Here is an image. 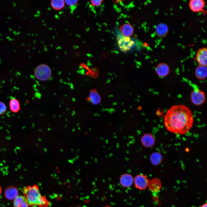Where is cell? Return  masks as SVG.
I'll use <instances>...</instances> for the list:
<instances>
[{"instance_id":"cell-1","label":"cell","mask_w":207,"mask_h":207,"mask_svg":"<svg viewBox=\"0 0 207 207\" xmlns=\"http://www.w3.org/2000/svg\"><path fill=\"white\" fill-rule=\"evenodd\" d=\"M164 122L168 131L177 134L184 135L192 128L193 117L187 107L182 105H175L167 111Z\"/></svg>"},{"instance_id":"cell-2","label":"cell","mask_w":207,"mask_h":207,"mask_svg":"<svg viewBox=\"0 0 207 207\" xmlns=\"http://www.w3.org/2000/svg\"><path fill=\"white\" fill-rule=\"evenodd\" d=\"M24 196L26 198L29 206L38 207H48L49 202L46 198L40 193L39 186L37 185H28L23 189Z\"/></svg>"},{"instance_id":"cell-3","label":"cell","mask_w":207,"mask_h":207,"mask_svg":"<svg viewBox=\"0 0 207 207\" xmlns=\"http://www.w3.org/2000/svg\"><path fill=\"white\" fill-rule=\"evenodd\" d=\"M36 78L41 81H46L49 80L52 75L51 69L47 65L41 64L38 66L34 70Z\"/></svg>"},{"instance_id":"cell-4","label":"cell","mask_w":207,"mask_h":207,"mask_svg":"<svg viewBox=\"0 0 207 207\" xmlns=\"http://www.w3.org/2000/svg\"><path fill=\"white\" fill-rule=\"evenodd\" d=\"M133 182L136 188L143 190L146 189L148 186L149 181L146 175L140 174L135 177Z\"/></svg>"},{"instance_id":"cell-5","label":"cell","mask_w":207,"mask_h":207,"mask_svg":"<svg viewBox=\"0 0 207 207\" xmlns=\"http://www.w3.org/2000/svg\"><path fill=\"white\" fill-rule=\"evenodd\" d=\"M191 97L192 103L198 106L203 103L206 99L204 93L199 89H194L191 93Z\"/></svg>"},{"instance_id":"cell-6","label":"cell","mask_w":207,"mask_h":207,"mask_svg":"<svg viewBox=\"0 0 207 207\" xmlns=\"http://www.w3.org/2000/svg\"><path fill=\"white\" fill-rule=\"evenodd\" d=\"M118 43L120 49L124 52L130 50L134 44L133 41L131 40L129 37L124 36L119 38Z\"/></svg>"},{"instance_id":"cell-7","label":"cell","mask_w":207,"mask_h":207,"mask_svg":"<svg viewBox=\"0 0 207 207\" xmlns=\"http://www.w3.org/2000/svg\"><path fill=\"white\" fill-rule=\"evenodd\" d=\"M207 56V48L203 47L198 50L195 55V60L199 65L206 66Z\"/></svg>"},{"instance_id":"cell-8","label":"cell","mask_w":207,"mask_h":207,"mask_svg":"<svg viewBox=\"0 0 207 207\" xmlns=\"http://www.w3.org/2000/svg\"><path fill=\"white\" fill-rule=\"evenodd\" d=\"M205 4L203 0H191L189 3V6L193 12H198L202 11Z\"/></svg>"},{"instance_id":"cell-9","label":"cell","mask_w":207,"mask_h":207,"mask_svg":"<svg viewBox=\"0 0 207 207\" xmlns=\"http://www.w3.org/2000/svg\"><path fill=\"white\" fill-rule=\"evenodd\" d=\"M4 196L7 200H14L19 195V191L17 187L13 186L7 187L4 191Z\"/></svg>"},{"instance_id":"cell-10","label":"cell","mask_w":207,"mask_h":207,"mask_svg":"<svg viewBox=\"0 0 207 207\" xmlns=\"http://www.w3.org/2000/svg\"><path fill=\"white\" fill-rule=\"evenodd\" d=\"M169 32V28L167 24L163 23L158 24L155 28V32L158 37H165Z\"/></svg>"},{"instance_id":"cell-11","label":"cell","mask_w":207,"mask_h":207,"mask_svg":"<svg viewBox=\"0 0 207 207\" xmlns=\"http://www.w3.org/2000/svg\"><path fill=\"white\" fill-rule=\"evenodd\" d=\"M156 70L159 76L164 77L167 76L169 73L170 68L169 66L167 64L161 63L157 66Z\"/></svg>"},{"instance_id":"cell-12","label":"cell","mask_w":207,"mask_h":207,"mask_svg":"<svg viewBox=\"0 0 207 207\" xmlns=\"http://www.w3.org/2000/svg\"><path fill=\"white\" fill-rule=\"evenodd\" d=\"M141 141L142 145L146 147L152 146L155 141L153 136L150 133L144 134L141 137Z\"/></svg>"},{"instance_id":"cell-13","label":"cell","mask_w":207,"mask_h":207,"mask_svg":"<svg viewBox=\"0 0 207 207\" xmlns=\"http://www.w3.org/2000/svg\"><path fill=\"white\" fill-rule=\"evenodd\" d=\"M120 29L123 36L126 37L132 35L134 31L133 27L130 23H126L120 26Z\"/></svg>"},{"instance_id":"cell-14","label":"cell","mask_w":207,"mask_h":207,"mask_svg":"<svg viewBox=\"0 0 207 207\" xmlns=\"http://www.w3.org/2000/svg\"><path fill=\"white\" fill-rule=\"evenodd\" d=\"M133 181L132 176L129 174H125L122 175L120 178V183L122 186L126 187L131 186Z\"/></svg>"},{"instance_id":"cell-15","label":"cell","mask_w":207,"mask_h":207,"mask_svg":"<svg viewBox=\"0 0 207 207\" xmlns=\"http://www.w3.org/2000/svg\"><path fill=\"white\" fill-rule=\"evenodd\" d=\"M148 186L150 190L153 192H156L160 190L162 184L160 180L156 178L149 181Z\"/></svg>"},{"instance_id":"cell-16","label":"cell","mask_w":207,"mask_h":207,"mask_svg":"<svg viewBox=\"0 0 207 207\" xmlns=\"http://www.w3.org/2000/svg\"><path fill=\"white\" fill-rule=\"evenodd\" d=\"M14 207H28L29 206L25 197L23 195L17 196L13 202Z\"/></svg>"},{"instance_id":"cell-17","label":"cell","mask_w":207,"mask_h":207,"mask_svg":"<svg viewBox=\"0 0 207 207\" xmlns=\"http://www.w3.org/2000/svg\"><path fill=\"white\" fill-rule=\"evenodd\" d=\"M195 74L196 77L199 79H205L207 77L206 66L199 65L196 69Z\"/></svg>"},{"instance_id":"cell-18","label":"cell","mask_w":207,"mask_h":207,"mask_svg":"<svg viewBox=\"0 0 207 207\" xmlns=\"http://www.w3.org/2000/svg\"><path fill=\"white\" fill-rule=\"evenodd\" d=\"M88 99L92 103L95 105L99 103L101 100L100 96L95 90L90 91Z\"/></svg>"},{"instance_id":"cell-19","label":"cell","mask_w":207,"mask_h":207,"mask_svg":"<svg viewBox=\"0 0 207 207\" xmlns=\"http://www.w3.org/2000/svg\"><path fill=\"white\" fill-rule=\"evenodd\" d=\"M9 108L13 112L17 113L20 109V105L19 101L16 99H11L9 103Z\"/></svg>"},{"instance_id":"cell-20","label":"cell","mask_w":207,"mask_h":207,"mask_svg":"<svg viewBox=\"0 0 207 207\" xmlns=\"http://www.w3.org/2000/svg\"><path fill=\"white\" fill-rule=\"evenodd\" d=\"M64 0H52L51 1V5L53 9L60 10L63 9L65 5Z\"/></svg>"},{"instance_id":"cell-21","label":"cell","mask_w":207,"mask_h":207,"mask_svg":"<svg viewBox=\"0 0 207 207\" xmlns=\"http://www.w3.org/2000/svg\"><path fill=\"white\" fill-rule=\"evenodd\" d=\"M150 159L153 164L157 165L161 162L162 156L160 154L158 153H154L151 155Z\"/></svg>"},{"instance_id":"cell-22","label":"cell","mask_w":207,"mask_h":207,"mask_svg":"<svg viewBox=\"0 0 207 207\" xmlns=\"http://www.w3.org/2000/svg\"><path fill=\"white\" fill-rule=\"evenodd\" d=\"M7 107L3 102L0 101V115L4 114L7 110Z\"/></svg>"},{"instance_id":"cell-23","label":"cell","mask_w":207,"mask_h":207,"mask_svg":"<svg viewBox=\"0 0 207 207\" xmlns=\"http://www.w3.org/2000/svg\"><path fill=\"white\" fill-rule=\"evenodd\" d=\"M65 3L69 6H74L77 4L78 0H65Z\"/></svg>"},{"instance_id":"cell-24","label":"cell","mask_w":207,"mask_h":207,"mask_svg":"<svg viewBox=\"0 0 207 207\" xmlns=\"http://www.w3.org/2000/svg\"><path fill=\"white\" fill-rule=\"evenodd\" d=\"M103 0H91V3L93 6H98L100 5Z\"/></svg>"},{"instance_id":"cell-25","label":"cell","mask_w":207,"mask_h":207,"mask_svg":"<svg viewBox=\"0 0 207 207\" xmlns=\"http://www.w3.org/2000/svg\"><path fill=\"white\" fill-rule=\"evenodd\" d=\"M201 207H207V204L206 203L204 204Z\"/></svg>"},{"instance_id":"cell-26","label":"cell","mask_w":207,"mask_h":207,"mask_svg":"<svg viewBox=\"0 0 207 207\" xmlns=\"http://www.w3.org/2000/svg\"><path fill=\"white\" fill-rule=\"evenodd\" d=\"M1 187L0 185V195L1 194Z\"/></svg>"},{"instance_id":"cell-27","label":"cell","mask_w":207,"mask_h":207,"mask_svg":"<svg viewBox=\"0 0 207 207\" xmlns=\"http://www.w3.org/2000/svg\"><path fill=\"white\" fill-rule=\"evenodd\" d=\"M75 207H82L81 206H76Z\"/></svg>"}]
</instances>
